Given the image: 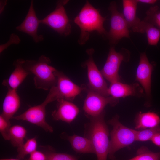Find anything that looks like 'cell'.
<instances>
[{"label":"cell","instance_id":"6da1fadb","mask_svg":"<svg viewBox=\"0 0 160 160\" xmlns=\"http://www.w3.org/2000/svg\"><path fill=\"white\" fill-rule=\"evenodd\" d=\"M106 18L99 10L88 1L74 19V23L79 27L81 33L78 42L80 45L85 44L89 39L90 34L95 31L100 35H107L103 24Z\"/></svg>","mask_w":160,"mask_h":160},{"label":"cell","instance_id":"7a4b0ae2","mask_svg":"<svg viewBox=\"0 0 160 160\" xmlns=\"http://www.w3.org/2000/svg\"><path fill=\"white\" fill-rule=\"evenodd\" d=\"M51 63L50 59L44 55L37 60H25L23 67L30 74L34 75L36 88L47 91L57 85V79L55 72L57 70L50 65Z\"/></svg>","mask_w":160,"mask_h":160},{"label":"cell","instance_id":"3957f363","mask_svg":"<svg viewBox=\"0 0 160 160\" xmlns=\"http://www.w3.org/2000/svg\"><path fill=\"white\" fill-rule=\"evenodd\" d=\"M105 111L90 118V122L86 125L85 136L92 142L97 160H107L109 141V132L104 120Z\"/></svg>","mask_w":160,"mask_h":160},{"label":"cell","instance_id":"277c9868","mask_svg":"<svg viewBox=\"0 0 160 160\" xmlns=\"http://www.w3.org/2000/svg\"><path fill=\"white\" fill-rule=\"evenodd\" d=\"M119 118L116 115L108 121L113 127L108 151V156L112 160L115 159L114 155L117 151L131 145L136 140L137 131L123 125Z\"/></svg>","mask_w":160,"mask_h":160},{"label":"cell","instance_id":"5b68a950","mask_svg":"<svg viewBox=\"0 0 160 160\" xmlns=\"http://www.w3.org/2000/svg\"><path fill=\"white\" fill-rule=\"evenodd\" d=\"M58 92L56 86L52 87L44 102L41 104L30 107L20 115L13 116L12 119L17 120L26 121L42 128L47 132H52L53 129L46 121V107L49 103L58 98Z\"/></svg>","mask_w":160,"mask_h":160},{"label":"cell","instance_id":"8992f818","mask_svg":"<svg viewBox=\"0 0 160 160\" xmlns=\"http://www.w3.org/2000/svg\"><path fill=\"white\" fill-rule=\"evenodd\" d=\"M68 2V0L58 1L55 9L40 20V23L48 26L61 35H69L71 26L64 7Z\"/></svg>","mask_w":160,"mask_h":160},{"label":"cell","instance_id":"52a82bcc","mask_svg":"<svg viewBox=\"0 0 160 160\" xmlns=\"http://www.w3.org/2000/svg\"><path fill=\"white\" fill-rule=\"evenodd\" d=\"M129 54L126 49L116 52L114 47H111L104 65L100 71L104 78L111 83L121 81L119 71L123 61L127 62Z\"/></svg>","mask_w":160,"mask_h":160},{"label":"cell","instance_id":"ba28073f","mask_svg":"<svg viewBox=\"0 0 160 160\" xmlns=\"http://www.w3.org/2000/svg\"><path fill=\"white\" fill-rule=\"evenodd\" d=\"M87 94L84 100L83 108L86 115L89 118L96 116L103 111L105 106L109 104L115 106L119 100L112 97H105L84 87Z\"/></svg>","mask_w":160,"mask_h":160},{"label":"cell","instance_id":"9c48e42d","mask_svg":"<svg viewBox=\"0 0 160 160\" xmlns=\"http://www.w3.org/2000/svg\"><path fill=\"white\" fill-rule=\"evenodd\" d=\"M111 12L110 28L106 36L111 43L116 44L123 38H130L129 31L122 13L117 10L116 2H111L108 9Z\"/></svg>","mask_w":160,"mask_h":160},{"label":"cell","instance_id":"30bf717a","mask_svg":"<svg viewBox=\"0 0 160 160\" xmlns=\"http://www.w3.org/2000/svg\"><path fill=\"white\" fill-rule=\"evenodd\" d=\"M87 52L89 57L85 62L84 65L87 66V70L89 80L87 87L104 97H108L110 95L108 87L93 58L94 50L91 49H87Z\"/></svg>","mask_w":160,"mask_h":160},{"label":"cell","instance_id":"8fae6325","mask_svg":"<svg viewBox=\"0 0 160 160\" xmlns=\"http://www.w3.org/2000/svg\"><path fill=\"white\" fill-rule=\"evenodd\" d=\"M55 74L57 79L56 86L58 95L57 101L63 99L71 101L84 89L73 82L62 72L57 70Z\"/></svg>","mask_w":160,"mask_h":160},{"label":"cell","instance_id":"7c38bea8","mask_svg":"<svg viewBox=\"0 0 160 160\" xmlns=\"http://www.w3.org/2000/svg\"><path fill=\"white\" fill-rule=\"evenodd\" d=\"M153 67L148 61L145 52L140 54V60L137 68L136 81L141 84L147 99L151 97V76Z\"/></svg>","mask_w":160,"mask_h":160},{"label":"cell","instance_id":"4fadbf2b","mask_svg":"<svg viewBox=\"0 0 160 160\" xmlns=\"http://www.w3.org/2000/svg\"><path fill=\"white\" fill-rule=\"evenodd\" d=\"M40 20L37 18L33 7V1L31 2L30 7L24 20L16 29L30 36L34 41L38 43L43 41L44 37L42 35H39L37 31Z\"/></svg>","mask_w":160,"mask_h":160},{"label":"cell","instance_id":"5bb4252c","mask_svg":"<svg viewBox=\"0 0 160 160\" xmlns=\"http://www.w3.org/2000/svg\"><path fill=\"white\" fill-rule=\"evenodd\" d=\"M137 3L136 0H123L122 14L129 28L134 32L144 33L145 22L136 15Z\"/></svg>","mask_w":160,"mask_h":160},{"label":"cell","instance_id":"9a60e30c","mask_svg":"<svg viewBox=\"0 0 160 160\" xmlns=\"http://www.w3.org/2000/svg\"><path fill=\"white\" fill-rule=\"evenodd\" d=\"M108 92L111 97L118 99L129 96L140 97L145 96L143 88L137 83L131 84H125L120 81L112 83L108 87Z\"/></svg>","mask_w":160,"mask_h":160},{"label":"cell","instance_id":"2e32d148","mask_svg":"<svg viewBox=\"0 0 160 160\" xmlns=\"http://www.w3.org/2000/svg\"><path fill=\"white\" fill-rule=\"evenodd\" d=\"M57 101V109L52 114L53 118L56 121L61 120L70 123L78 114L79 108L69 101L61 99Z\"/></svg>","mask_w":160,"mask_h":160},{"label":"cell","instance_id":"e0dca14e","mask_svg":"<svg viewBox=\"0 0 160 160\" xmlns=\"http://www.w3.org/2000/svg\"><path fill=\"white\" fill-rule=\"evenodd\" d=\"M25 60L19 58L13 63L15 69L8 79L4 80L2 84L6 87H8L14 89L17 88L30 73L23 67Z\"/></svg>","mask_w":160,"mask_h":160},{"label":"cell","instance_id":"ac0fdd59","mask_svg":"<svg viewBox=\"0 0 160 160\" xmlns=\"http://www.w3.org/2000/svg\"><path fill=\"white\" fill-rule=\"evenodd\" d=\"M8 91L4 99L1 115L6 119L10 120L19 109L20 99L17 90L7 87Z\"/></svg>","mask_w":160,"mask_h":160},{"label":"cell","instance_id":"d6986e66","mask_svg":"<svg viewBox=\"0 0 160 160\" xmlns=\"http://www.w3.org/2000/svg\"><path fill=\"white\" fill-rule=\"evenodd\" d=\"M70 143L72 148L76 152L80 153H94L95 151L91 141L86 137L76 135L64 136Z\"/></svg>","mask_w":160,"mask_h":160},{"label":"cell","instance_id":"ffe728a7","mask_svg":"<svg viewBox=\"0 0 160 160\" xmlns=\"http://www.w3.org/2000/svg\"><path fill=\"white\" fill-rule=\"evenodd\" d=\"M135 129L143 130L156 127L160 123V118L153 112H140L135 119Z\"/></svg>","mask_w":160,"mask_h":160},{"label":"cell","instance_id":"44dd1931","mask_svg":"<svg viewBox=\"0 0 160 160\" xmlns=\"http://www.w3.org/2000/svg\"><path fill=\"white\" fill-rule=\"evenodd\" d=\"M27 131L23 127L15 125L11 127L9 130L10 141L14 146L19 148L24 143Z\"/></svg>","mask_w":160,"mask_h":160},{"label":"cell","instance_id":"7402d4cb","mask_svg":"<svg viewBox=\"0 0 160 160\" xmlns=\"http://www.w3.org/2000/svg\"><path fill=\"white\" fill-rule=\"evenodd\" d=\"M145 22L144 31L146 34L148 44L157 46L160 38V30L152 24Z\"/></svg>","mask_w":160,"mask_h":160},{"label":"cell","instance_id":"603a6c76","mask_svg":"<svg viewBox=\"0 0 160 160\" xmlns=\"http://www.w3.org/2000/svg\"><path fill=\"white\" fill-rule=\"evenodd\" d=\"M37 142L35 137L28 139L20 147L17 148L18 159H23L28 154H30L36 151Z\"/></svg>","mask_w":160,"mask_h":160},{"label":"cell","instance_id":"cb8c5ba5","mask_svg":"<svg viewBox=\"0 0 160 160\" xmlns=\"http://www.w3.org/2000/svg\"><path fill=\"white\" fill-rule=\"evenodd\" d=\"M136 156L129 160H160V151L153 152L147 147L142 146L138 150Z\"/></svg>","mask_w":160,"mask_h":160},{"label":"cell","instance_id":"d4e9b609","mask_svg":"<svg viewBox=\"0 0 160 160\" xmlns=\"http://www.w3.org/2000/svg\"><path fill=\"white\" fill-rule=\"evenodd\" d=\"M143 20L151 24L160 30V9L158 6L150 7Z\"/></svg>","mask_w":160,"mask_h":160},{"label":"cell","instance_id":"484cf974","mask_svg":"<svg viewBox=\"0 0 160 160\" xmlns=\"http://www.w3.org/2000/svg\"><path fill=\"white\" fill-rule=\"evenodd\" d=\"M160 133V126L137 131L136 141H145L151 140L156 134Z\"/></svg>","mask_w":160,"mask_h":160},{"label":"cell","instance_id":"4316f807","mask_svg":"<svg viewBox=\"0 0 160 160\" xmlns=\"http://www.w3.org/2000/svg\"><path fill=\"white\" fill-rule=\"evenodd\" d=\"M11 124L10 120L0 115V132L4 139L6 140H10L9 130Z\"/></svg>","mask_w":160,"mask_h":160},{"label":"cell","instance_id":"83f0119b","mask_svg":"<svg viewBox=\"0 0 160 160\" xmlns=\"http://www.w3.org/2000/svg\"><path fill=\"white\" fill-rule=\"evenodd\" d=\"M52 149L51 152L47 154V160H77L75 157L67 154L58 153L53 151Z\"/></svg>","mask_w":160,"mask_h":160},{"label":"cell","instance_id":"f1b7e54d","mask_svg":"<svg viewBox=\"0 0 160 160\" xmlns=\"http://www.w3.org/2000/svg\"><path fill=\"white\" fill-rule=\"evenodd\" d=\"M20 40L16 34L13 33L10 35L9 41L6 43L0 46V52L1 53L4 50L12 44H17L19 43Z\"/></svg>","mask_w":160,"mask_h":160},{"label":"cell","instance_id":"f546056e","mask_svg":"<svg viewBox=\"0 0 160 160\" xmlns=\"http://www.w3.org/2000/svg\"><path fill=\"white\" fill-rule=\"evenodd\" d=\"M47 156L41 152L36 151L30 154L29 160H47Z\"/></svg>","mask_w":160,"mask_h":160},{"label":"cell","instance_id":"4dcf8cb0","mask_svg":"<svg viewBox=\"0 0 160 160\" xmlns=\"http://www.w3.org/2000/svg\"><path fill=\"white\" fill-rule=\"evenodd\" d=\"M151 140L156 145L160 147V133L155 135Z\"/></svg>","mask_w":160,"mask_h":160},{"label":"cell","instance_id":"1f68e13d","mask_svg":"<svg viewBox=\"0 0 160 160\" xmlns=\"http://www.w3.org/2000/svg\"><path fill=\"white\" fill-rule=\"evenodd\" d=\"M137 2L144 3L147 4H153L157 1L156 0H136Z\"/></svg>","mask_w":160,"mask_h":160},{"label":"cell","instance_id":"d6a6232c","mask_svg":"<svg viewBox=\"0 0 160 160\" xmlns=\"http://www.w3.org/2000/svg\"><path fill=\"white\" fill-rule=\"evenodd\" d=\"M7 1V0H1L0 1V13H1L3 11L4 7L6 5Z\"/></svg>","mask_w":160,"mask_h":160},{"label":"cell","instance_id":"836d02e7","mask_svg":"<svg viewBox=\"0 0 160 160\" xmlns=\"http://www.w3.org/2000/svg\"><path fill=\"white\" fill-rule=\"evenodd\" d=\"M0 160H21L19 159H0Z\"/></svg>","mask_w":160,"mask_h":160}]
</instances>
